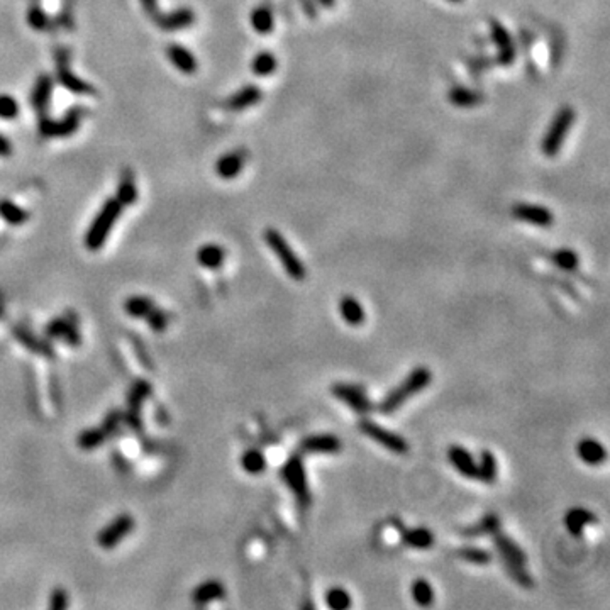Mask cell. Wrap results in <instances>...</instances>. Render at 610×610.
Masks as SVG:
<instances>
[{"mask_svg": "<svg viewBox=\"0 0 610 610\" xmlns=\"http://www.w3.org/2000/svg\"><path fill=\"white\" fill-rule=\"evenodd\" d=\"M432 375L431 371L425 366H419L412 371V373L407 377L397 389L392 390L385 398H383L382 404L378 405L380 412L382 414H392L397 409H400L402 405L409 400L410 397H414L416 393H419L421 390H424L425 387L431 383Z\"/></svg>", "mask_w": 610, "mask_h": 610, "instance_id": "cell-1", "label": "cell"}, {"mask_svg": "<svg viewBox=\"0 0 610 610\" xmlns=\"http://www.w3.org/2000/svg\"><path fill=\"white\" fill-rule=\"evenodd\" d=\"M122 203L117 198H109L102 205L101 212L97 214V217L92 221L90 228L85 234V246L90 251H99L103 244H105L107 236L112 231L114 224L117 222L119 216L122 212Z\"/></svg>", "mask_w": 610, "mask_h": 610, "instance_id": "cell-2", "label": "cell"}, {"mask_svg": "<svg viewBox=\"0 0 610 610\" xmlns=\"http://www.w3.org/2000/svg\"><path fill=\"white\" fill-rule=\"evenodd\" d=\"M493 544L497 548V551L500 552L502 559H504L505 568H507V573L512 577V580L519 583L524 588H531L532 586V578L529 577L527 571L524 570L525 566V554L524 551L514 543L512 539L507 538L505 534L500 532H495Z\"/></svg>", "mask_w": 610, "mask_h": 610, "instance_id": "cell-3", "label": "cell"}, {"mask_svg": "<svg viewBox=\"0 0 610 610\" xmlns=\"http://www.w3.org/2000/svg\"><path fill=\"white\" fill-rule=\"evenodd\" d=\"M577 114L571 105H565L558 110L554 117H552L550 128H548L546 134H544V139L541 143V151L548 158H554L561 151V146L565 143L566 134L573 128V122Z\"/></svg>", "mask_w": 610, "mask_h": 610, "instance_id": "cell-4", "label": "cell"}, {"mask_svg": "<svg viewBox=\"0 0 610 610\" xmlns=\"http://www.w3.org/2000/svg\"><path fill=\"white\" fill-rule=\"evenodd\" d=\"M264 241H266L268 248L275 253L278 262L282 263V266L285 268L287 275H289L291 280L302 282L307 275L305 266L304 263L300 262V258L295 255L294 249L290 248V244L287 243L285 237L276 231V229L268 228L266 231H264Z\"/></svg>", "mask_w": 610, "mask_h": 610, "instance_id": "cell-5", "label": "cell"}, {"mask_svg": "<svg viewBox=\"0 0 610 610\" xmlns=\"http://www.w3.org/2000/svg\"><path fill=\"white\" fill-rule=\"evenodd\" d=\"M282 478L283 482H287V485L290 486V490L294 492L295 498H297V504L302 509H307L310 505V492H309V483H307V475L304 461H302L300 456H291L289 461L285 463V466L282 468Z\"/></svg>", "mask_w": 610, "mask_h": 610, "instance_id": "cell-6", "label": "cell"}, {"mask_svg": "<svg viewBox=\"0 0 610 610\" xmlns=\"http://www.w3.org/2000/svg\"><path fill=\"white\" fill-rule=\"evenodd\" d=\"M358 427L364 436L373 439L375 443L382 444L385 450L392 451L395 455H407L409 452V443H407L404 437L395 434V432L389 431V429L382 427V425L375 424L373 421H359Z\"/></svg>", "mask_w": 610, "mask_h": 610, "instance_id": "cell-7", "label": "cell"}, {"mask_svg": "<svg viewBox=\"0 0 610 610\" xmlns=\"http://www.w3.org/2000/svg\"><path fill=\"white\" fill-rule=\"evenodd\" d=\"M83 110L80 107H73L58 121H49L48 117L40 119V133L44 137H68L78 129L82 122Z\"/></svg>", "mask_w": 610, "mask_h": 610, "instance_id": "cell-8", "label": "cell"}, {"mask_svg": "<svg viewBox=\"0 0 610 610\" xmlns=\"http://www.w3.org/2000/svg\"><path fill=\"white\" fill-rule=\"evenodd\" d=\"M134 527V519L128 514H122V516L116 517L109 525L102 529L99 532L97 541H99V546L103 548V550H114L126 536H129V532L133 531Z\"/></svg>", "mask_w": 610, "mask_h": 610, "instance_id": "cell-9", "label": "cell"}, {"mask_svg": "<svg viewBox=\"0 0 610 610\" xmlns=\"http://www.w3.org/2000/svg\"><path fill=\"white\" fill-rule=\"evenodd\" d=\"M331 392L336 398H339L341 402H344V404L351 407V409L358 414H368L371 409H373V404H371V400L368 398L366 392L358 385L336 383V385L331 389Z\"/></svg>", "mask_w": 610, "mask_h": 610, "instance_id": "cell-10", "label": "cell"}, {"mask_svg": "<svg viewBox=\"0 0 610 610\" xmlns=\"http://www.w3.org/2000/svg\"><path fill=\"white\" fill-rule=\"evenodd\" d=\"M512 216L517 221L538 226V228H550L554 222V216L548 207L532 205V203H516L512 207Z\"/></svg>", "mask_w": 610, "mask_h": 610, "instance_id": "cell-11", "label": "cell"}, {"mask_svg": "<svg viewBox=\"0 0 610 610\" xmlns=\"http://www.w3.org/2000/svg\"><path fill=\"white\" fill-rule=\"evenodd\" d=\"M490 31H492V40L498 49L497 63L502 65V67H510L516 61V48H514L509 31L505 29L504 24L497 21L490 22Z\"/></svg>", "mask_w": 610, "mask_h": 610, "instance_id": "cell-12", "label": "cell"}, {"mask_svg": "<svg viewBox=\"0 0 610 610\" xmlns=\"http://www.w3.org/2000/svg\"><path fill=\"white\" fill-rule=\"evenodd\" d=\"M58 70H56V75H58L60 83L65 88L73 92L76 95H92L95 94V88L90 85V83L85 82V80L78 78L75 73H71L70 67H68V60L65 55L58 56Z\"/></svg>", "mask_w": 610, "mask_h": 610, "instance_id": "cell-13", "label": "cell"}, {"mask_svg": "<svg viewBox=\"0 0 610 610\" xmlns=\"http://www.w3.org/2000/svg\"><path fill=\"white\" fill-rule=\"evenodd\" d=\"M155 22L158 24L160 29L163 31H182L185 28H189L195 22V12L192 9H187V7H182V9H176L173 12L170 14H156Z\"/></svg>", "mask_w": 610, "mask_h": 610, "instance_id": "cell-14", "label": "cell"}, {"mask_svg": "<svg viewBox=\"0 0 610 610\" xmlns=\"http://www.w3.org/2000/svg\"><path fill=\"white\" fill-rule=\"evenodd\" d=\"M244 163H246V153L243 149L226 153L224 156L217 160L216 173L224 180H232L243 171Z\"/></svg>", "mask_w": 610, "mask_h": 610, "instance_id": "cell-15", "label": "cell"}, {"mask_svg": "<svg viewBox=\"0 0 610 610\" xmlns=\"http://www.w3.org/2000/svg\"><path fill=\"white\" fill-rule=\"evenodd\" d=\"M262 99H263L262 88L256 85H246L239 88L236 94L228 99L226 107H228V110H232V112H241V110L249 109V107L262 102Z\"/></svg>", "mask_w": 610, "mask_h": 610, "instance_id": "cell-16", "label": "cell"}, {"mask_svg": "<svg viewBox=\"0 0 610 610\" xmlns=\"http://www.w3.org/2000/svg\"><path fill=\"white\" fill-rule=\"evenodd\" d=\"M51 90H53V78L49 75H41L36 80V85L33 88V94H31V105L36 110L37 116L46 117V110H48V103L51 101Z\"/></svg>", "mask_w": 610, "mask_h": 610, "instance_id": "cell-17", "label": "cell"}, {"mask_svg": "<svg viewBox=\"0 0 610 610\" xmlns=\"http://www.w3.org/2000/svg\"><path fill=\"white\" fill-rule=\"evenodd\" d=\"M300 450L304 452H319V455H334L341 451V441L332 434L309 436L302 441Z\"/></svg>", "mask_w": 610, "mask_h": 610, "instance_id": "cell-18", "label": "cell"}, {"mask_svg": "<svg viewBox=\"0 0 610 610\" xmlns=\"http://www.w3.org/2000/svg\"><path fill=\"white\" fill-rule=\"evenodd\" d=\"M167 55L168 60L173 63V67L178 71L185 73V75H194V73L197 71L198 68L197 60H195V56L192 55L189 49L183 48V46L170 44L167 49Z\"/></svg>", "mask_w": 610, "mask_h": 610, "instance_id": "cell-19", "label": "cell"}, {"mask_svg": "<svg viewBox=\"0 0 610 610\" xmlns=\"http://www.w3.org/2000/svg\"><path fill=\"white\" fill-rule=\"evenodd\" d=\"M451 465L456 468L458 473H461L466 478H477V463L473 456L461 446H451L448 451Z\"/></svg>", "mask_w": 610, "mask_h": 610, "instance_id": "cell-20", "label": "cell"}, {"mask_svg": "<svg viewBox=\"0 0 610 610\" xmlns=\"http://www.w3.org/2000/svg\"><path fill=\"white\" fill-rule=\"evenodd\" d=\"M577 452L580 456V459L586 465H602L607 458V452H605L604 446L595 439H582L577 446Z\"/></svg>", "mask_w": 610, "mask_h": 610, "instance_id": "cell-21", "label": "cell"}, {"mask_svg": "<svg viewBox=\"0 0 610 610\" xmlns=\"http://www.w3.org/2000/svg\"><path fill=\"white\" fill-rule=\"evenodd\" d=\"M593 523H597V517L593 516L590 510L582 509V507L570 509L565 516L566 529L570 531V534H573V536H582L585 525L593 524Z\"/></svg>", "mask_w": 610, "mask_h": 610, "instance_id": "cell-22", "label": "cell"}, {"mask_svg": "<svg viewBox=\"0 0 610 610\" xmlns=\"http://www.w3.org/2000/svg\"><path fill=\"white\" fill-rule=\"evenodd\" d=\"M224 593H226V588L221 582L209 580V582L201 583V585H198L197 588L194 590V593H192V600H194V604H197V605H205V604H209V602H214V600H217V598H222L224 597Z\"/></svg>", "mask_w": 610, "mask_h": 610, "instance_id": "cell-23", "label": "cell"}, {"mask_svg": "<svg viewBox=\"0 0 610 610\" xmlns=\"http://www.w3.org/2000/svg\"><path fill=\"white\" fill-rule=\"evenodd\" d=\"M448 99H450L452 105L461 107V109H468V107L480 105V103L485 101V95H483L482 92L473 90V88L455 87L451 88L450 94H448Z\"/></svg>", "mask_w": 610, "mask_h": 610, "instance_id": "cell-24", "label": "cell"}, {"mask_svg": "<svg viewBox=\"0 0 610 610\" xmlns=\"http://www.w3.org/2000/svg\"><path fill=\"white\" fill-rule=\"evenodd\" d=\"M402 541L414 550H429L434 544V536L425 527L402 529Z\"/></svg>", "mask_w": 610, "mask_h": 610, "instance_id": "cell-25", "label": "cell"}, {"mask_svg": "<svg viewBox=\"0 0 610 610\" xmlns=\"http://www.w3.org/2000/svg\"><path fill=\"white\" fill-rule=\"evenodd\" d=\"M339 312L344 322H348L353 328H358L364 322L363 305L355 297H349V295L343 297V300L339 302Z\"/></svg>", "mask_w": 610, "mask_h": 610, "instance_id": "cell-26", "label": "cell"}, {"mask_svg": "<svg viewBox=\"0 0 610 610\" xmlns=\"http://www.w3.org/2000/svg\"><path fill=\"white\" fill-rule=\"evenodd\" d=\"M226 260V251L224 248H221L219 244H203V246L197 251V262L202 266L209 268V270H217L222 266Z\"/></svg>", "mask_w": 610, "mask_h": 610, "instance_id": "cell-27", "label": "cell"}, {"mask_svg": "<svg viewBox=\"0 0 610 610\" xmlns=\"http://www.w3.org/2000/svg\"><path fill=\"white\" fill-rule=\"evenodd\" d=\"M251 28L256 31L258 34H270L273 33L275 28V15L271 12L270 7L266 6H260L255 7L251 12Z\"/></svg>", "mask_w": 610, "mask_h": 610, "instance_id": "cell-28", "label": "cell"}, {"mask_svg": "<svg viewBox=\"0 0 610 610\" xmlns=\"http://www.w3.org/2000/svg\"><path fill=\"white\" fill-rule=\"evenodd\" d=\"M498 529H500V519H498L495 514H489V516L483 517L480 523H477L475 525H470V527H466V529H463L461 534L466 536V538H478V536L495 534Z\"/></svg>", "mask_w": 610, "mask_h": 610, "instance_id": "cell-29", "label": "cell"}, {"mask_svg": "<svg viewBox=\"0 0 610 610\" xmlns=\"http://www.w3.org/2000/svg\"><path fill=\"white\" fill-rule=\"evenodd\" d=\"M46 334L51 337H65V341H67L68 344H71V346H76V344L80 343V336L78 332H76L75 325L63 319L51 322V324L48 325V329H46Z\"/></svg>", "mask_w": 610, "mask_h": 610, "instance_id": "cell-30", "label": "cell"}, {"mask_svg": "<svg viewBox=\"0 0 610 610\" xmlns=\"http://www.w3.org/2000/svg\"><path fill=\"white\" fill-rule=\"evenodd\" d=\"M276 68H278V60H276V56L270 51L258 53L251 61V71L258 76L273 75Z\"/></svg>", "mask_w": 610, "mask_h": 610, "instance_id": "cell-31", "label": "cell"}, {"mask_svg": "<svg viewBox=\"0 0 610 610\" xmlns=\"http://www.w3.org/2000/svg\"><path fill=\"white\" fill-rule=\"evenodd\" d=\"M116 198L122 203V205H133V203L136 202L137 189H136V183H134V176L129 170H126L121 176Z\"/></svg>", "mask_w": 610, "mask_h": 610, "instance_id": "cell-32", "label": "cell"}, {"mask_svg": "<svg viewBox=\"0 0 610 610\" xmlns=\"http://www.w3.org/2000/svg\"><path fill=\"white\" fill-rule=\"evenodd\" d=\"M153 307H155V304H153L151 298L141 297V295H137V297H129L128 300L124 302V310L128 312V316L136 317V319H144V317L151 312Z\"/></svg>", "mask_w": 610, "mask_h": 610, "instance_id": "cell-33", "label": "cell"}, {"mask_svg": "<svg viewBox=\"0 0 610 610\" xmlns=\"http://www.w3.org/2000/svg\"><path fill=\"white\" fill-rule=\"evenodd\" d=\"M497 478V463L490 451H483L477 465V480L483 483H493Z\"/></svg>", "mask_w": 610, "mask_h": 610, "instance_id": "cell-34", "label": "cell"}, {"mask_svg": "<svg viewBox=\"0 0 610 610\" xmlns=\"http://www.w3.org/2000/svg\"><path fill=\"white\" fill-rule=\"evenodd\" d=\"M241 466L249 475H258L266 468V458H264L262 451L249 450L241 456Z\"/></svg>", "mask_w": 610, "mask_h": 610, "instance_id": "cell-35", "label": "cell"}, {"mask_svg": "<svg viewBox=\"0 0 610 610\" xmlns=\"http://www.w3.org/2000/svg\"><path fill=\"white\" fill-rule=\"evenodd\" d=\"M0 217L12 226L24 224V222L28 221V214H26L24 210L21 209V207L15 205V203H12L10 201L0 202Z\"/></svg>", "mask_w": 610, "mask_h": 610, "instance_id": "cell-36", "label": "cell"}, {"mask_svg": "<svg viewBox=\"0 0 610 610\" xmlns=\"http://www.w3.org/2000/svg\"><path fill=\"white\" fill-rule=\"evenodd\" d=\"M105 437L107 432L103 431V429H88V431H83L82 434L78 436L76 443H78V446L82 448V450L90 451L101 446L103 441H105Z\"/></svg>", "mask_w": 610, "mask_h": 610, "instance_id": "cell-37", "label": "cell"}, {"mask_svg": "<svg viewBox=\"0 0 610 610\" xmlns=\"http://www.w3.org/2000/svg\"><path fill=\"white\" fill-rule=\"evenodd\" d=\"M458 556L463 559V561L471 563V565H489V563L492 561V554H490L489 551L473 546H466L458 550Z\"/></svg>", "mask_w": 610, "mask_h": 610, "instance_id": "cell-38", "label": "cell"}, {"mask_svg": "<svg viewBox=\"0 0 610 610\" xmlns=\"http://www.w3.org/2000/svg\"><path fill=\"white\" fill-rule=\"evenodd\" d=\"M412 597L416 600V604L422 605V607H427L434 600V590H432V586L427 582L419 578V580L412 583Z\"/></svg>", "mask_w": 610, "mask_h": 610, "instance_id": "cell-39", "label": "cell"}, {"mask_svg": "<svg viewBox=\"0 0 610 610\" xmlns=\"http://www.w3.org/2000/svg\"><path fill=\"white\" fill-rule=\"evenodd\" d=\"M552 262L558 268L565 271H573L578 266V255L573 249H558V251L552 255Z\"/></svg>", "mask_w": 610, "mask_h": 610, "instance_id": "cell-40", "label": "cell"}, {"mask_svg": "<svg viewBox=\"0 0 610 610\" xmlns=\"http://www.w3.org/2000/svg\"><path fill=\"white\" fill-rule=\"evenodd\" d=\"M325 604L334 610H344L351 605V597L344 588H331L325 593Z\"/></svg>", "mask_w": 610, "mask_h": 610, "instance_id": "cell-41", "label": "cell"}, {"mask_svg": "<svg viewBox=\"0 0 610 610\" xmlns=\"http://www.w3.org/2000/svg\"><path fill=\"white\" fill-rule=\"evenodd\" d=\"M28 22L34 31H49V26H51V21H49L48 15H46L44 10L37 6H33L29 9Z\"/></svg>", "mask_w": 610, "mask_h": 610, "instance_id": "cell-42", "label": "cell"}, {"mask_svg": "<svg viewBox=\"0 0 610 610\" xmlns=\"http://www.w3.org/2000/svg\"><path fill=\"white\" fill-rule=\"evenodd\" d=\"M149 392H151V387H149L146 382H143V380H141V382H137L136 385L133 387L131 393H129V405H131V412H136V409H139L141 402H143V398L148 397Z\"/></svg>", "mask_w": 610, "mask_h": 610, "instance_id": "cell-43", "label": "cell"}, {"mask_svg": "<svg viewBox=\"0 0 610 610\" xmlns=\"http://www.w3.org/2000/svg\"><path fill=\"white\" fill-rule=\"evenodd\" d=\"M144 319L148 321L149 328H151L155 332H163L168 325V314L164 312V310L156 309V307H153L151 312H149Z\"/></svg>", "mask_w": 610, "mask_h": 610, "instance_id": "cell-44", "label": "cell"}, {"mask_svg": "<svg viewBox=\"0 0 610 610\" xmlns=\"http://www.w3.org/2000/svg\"><path fill=\"white\" fill-rule=\"evenodd\" d=\"M17 116H19L17 101L7 94L0 95V119H6V121H9V119H14Z\"/></svg>", "mask_w": 610, "mask_h": 610, "instance_id": "cell-45", "label": "cell"}, {"mask_svg": "<svg viewBox=\"0 0 610 610\" xmlns=\"http://www.w3.org/2000/svg\"><path fill=\"white\" fill-rule=\"evenodd\" d=\"M68 607V595L65 590L56 588L51 592V597H49V609H55V610H61V609H67Z\"/></svg>", "mask_w": 610, "mask_h": 610, "instance_id": "cell-46", "label": "cell"}, {"mask_svg": "<svg viewBox=\"0 0 610 610\" xmlns=\"http://www.w3.org/2000/svg\"><path fill=\"white\" fill-rule=\"evenodd\" d=\"M141 6H143L144 12L149 15V17H155L158 14V2L156 0H141Z\"/></svg>", "mask_w": 610, "mask_h": 610, "instance_id": "cell-47", "label": "cell"}, {"mask_svg": "<svg viewBox=\"0 0 610 610\" xmlns=\"http://www.w3.org/2000/svg\"><path fill=\"white\" fill-rule=\"evenodd\" d=\"M10 155H12V144H10V141L3 134H0V156L7 158Z\"/></svg>", "mask_w": 610, "mask_h": 610, "instance_id": "cell-48", "label": "cell"}, {"mask_svg": "<svg viewBox=\"0 0 610 610\" xmlns=\"http://www.w3.org/2000/svg\"><path fill=\"white\" fill-rule=\"evenodd\" d=\"M119 422H121V421H119V416H117L116 412H112L109 417H107L105 425H103L102 429L107 432V434H110V432H112L114 429H116V425L119 424Z\"/></svg>", "mask_w": 610, "mask_h": 610, "instance_id": "cell-49", "label": "cell"}, {"mask_svg": "<svg viewBox=\"0 0 610 610\" xmlns=\"http://www.w3.org/2000/svg\"><path fill=\"white\" fill-rule=\"evenodd\" d=\"M317 2H319L322 7H325V9H331V7H334L336 0H317Z\"/></svg>", "mask_w": 610, "mask_h": 610, "instance_id": "cell-50", "label": "cell"}, {"mask_svg": "<svg viewBox=\"0 0 610 610\" xmlns=\"http://www.w3.org/2000/svg\"><path fill=\"white\" fill-rule=\"evenodd\" d=\"M448 2H455V3H459V2H463V0H448Z\"/></svg>", "mask_w": 610, "mask_h": 610, "instance_id": "cell-51", "label": "cell"}]
</instances>
